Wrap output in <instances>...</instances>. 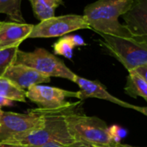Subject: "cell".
<instances>
[{
    "mask_svg": "<svg viewBox=\"0 0 147 147\" xmlns=\"http://www.w3.org/2000/svg\"><path fill=\"white\" fill-rule=\"evenodd\" d=\"M22 0H0V14H5L11 22L25 24L21 11Z\"/></svg>",
    "mask_w": 147,
    "mask_h": 147,
    "instance_id": "2e32d148",
    "label": "cell"
},
{
    "mask_svg": "<svg viewBox=\"0 0 147 147\" xmlns=\"http://www.w3.org/2000/svg\"><path fill=\"white\" fill-rule=\"evenodd\" d=\"M34 24L0 22V50L18 47L29 38Z\"/></svg>",
    "mask_w": 147,
    "mask_h": 147,
    "instance_id": "7c38bea8",
    "label": "cell"
},
{
    "mask_svg": "<svg viewBox=\"0 0 147 147\" xmlns=\"http://www.w3.org/2000/svg\"><path fill=\"white\" fill-rule=\"evenodd\" d=\"M121 17L132 38L147 42V0H131Z\"/></svg>",
    "mask_w": 147,
    "mask_h": 147,
    "instance_id": "9c48e42d",
    "label": "cell"
},
{
    "mask_svg": "<svg viewBox=\"0 0 147 147\" xmlns=\"http://www.w3.org/2000/svg\"><path fill=\"white\" fill-rule=\"evenodd\" d=\"M36 147H70V146L62 144H59V143H55V142H51V143H48L46 144H43L41 146H36Z\"/></svg>",
    "mask_w": 147,
    "mask_h": 147,
    "instance_id": "603a6c76",
    "label": "cell"
},
{
    "mask_svg": "<svg viewBox=\"0 0 147 147\" xmlns=\"http://www.w3.org/2000/svg\"><path fill=\"white\" fill-rule=\"evenodd\" d=\"M70 147H100L97 145H94V144H87V143H83V142H75L74 144L69 145Z\"/></svg>",
    "mask_w": 147,
    "mask_h": 147,
    "instance_id": "7402d4cb",
    "label": "cell"
},
{
    "mask_svg": "<svg viewBox=\"0 0 147 147\" xmlns=\"http://www.w3.org/2000/svg\"><path fill=\"white\" fill-rule=\"evenodd\" d=\"M13 103H14L13 100L0 96V108L2 107H11L13 106Z\"/></svg>",
    "mask_w": 147,
    "mask_h": 147,
    "instance_id": "44dd1931",
    "label": "cell"
},
{
    "mask_svg": "<svg viewBox=\"0 0 147 147\" xmlns=\"http://www.w3.org/2000/svg\"><path fill=\"white\" fill-rule=\"evenodd\" d=\"M79 104L80 102H75L68 107L55 110H43L39 108L44 115L43 126L24 136L12 138L5 143L24 145L27 147L41 146L51 142L66 145L74 144L76 141L68 131L65 116Z\"/></svg>",
    "mask_w": 147,
    "mask_h": 147,
    "instance_id": "6da1fadb",
    "label": "cell"
},
{
    "mask_svg": "<svg viewBox=\"0 0 147 147\" xmlns=\"http://www.w3.org/2000/svg\"><path fill=\"white\" fill-rule=\"evenodd\" d=\"M102 147H137V146H131V145H127V144H122L120 143L115 144L113 145H107V146H102Z\"/></svg>",
    "mask_w": 147,
    "mask_h": 147,
    "instance_id": "d4e9b609",
    "label": "cell"
},
{
    "mask_svg": "<svg viewBox=\"0 0 147 147\" xmlns=\"http://www.w3.org/2000/svg\"><path fill=\"white\" fill-rule=\"evenodd\" d=\"M101 45L128 70L147 65V42L100 34Z\"/></svg>",
    "mask_w": 147,
    "mask_h": 147,
    "instance_id": "277c9868",
    "label": "cell"
},
{
    "mask_svg": "<svg viewBox=\"0 0 147 147\" xmlns=\"http://www.w3.org/2000/svg\"><path fill=\"white\" fill-rule=\"evenodd\" d=\"M125 91L131 97H142L147 101V83L132 69L128 71Z\"/></svg>",
    "mask_w": 147,
    "mask_h": 147,
    "instance_id": "9a60e30c",
    "label": "cell"
},
{
    "mask_svg": "<svg viewBox=\"0 0 147 147\" xmlns=\"http://www.w3.org/2000/svg\"><path fill=\"white\" fill-rule=\"evenodd\" d=\"M133 70L147 83V65H143V66L137 67Z\"/></svg>",
    "mask_w": 147,
    "mask_h": 147,
    "instance_id": "ffe728a7",
    "label": "cell"
},
{
    "mask_svg": "<svg viewBox=\"0 0 147 147\" xmlns=\"http://www.w3.org/2000/svg\"><path fill=\"white\" fill-rule=\"evenodd\" d=\"M44 124V115L37 109L30 110L28 113L3 112L0 117V143L24 136L40 129Z\"/></svg>",
    "mask_w": 147,
    "mask_h": 147,
    "instance_id": "8992f818",
    "label": "cell"
},
{
    "mask_svg": "<svg viewBox=\"0 0 147 147\" xmlns=\"http://www.w3.org/2000/svg\"><path fill=\"white\" fill-rule=\"evenodd\" d=\"M34 16L41 22L55 17V10L64 5V0H29Z\"/></svg>",
    "mask_w": 147,
    "mask_h": 147,
    "instance_id": "4fadbf2b",
    "label": "cell"
},
{
    "mask_svg": "<svg viewBox=\"0 0 147 147\" xmlns=\"http://www.w3.org/2000/svg\"><path fill=\"white\" fill-rule=\"evenodd\" d=\"M3 77L8 79L24 91L32 86L50 82V77L21 64H11L5 72Z\"/></svg>",
    "mask_w": 147,
    "mask_h": 147,
    "instance_id": "8fae6325",
    "label": "cell"
},
{
    "mask_svg": "<svg viewBox=\"0 0 147 147\" xmlns=\"http://www.w3.org/2000/svg\"><path fill=\"white\" fill-rule=\"evenodd\" d=\"M13 64H21L49 77H60L75 82L76 75L73 73L59 58L47 51L38 48L32 52L18 50Z\"/></svg>",
    "mask_w": 147,
    "mask_h": 147,
    "instance_id": "5b68a950",
    "label": "cell"
},
{
    "mask_svg": "<svg viewBox=\"0 0 147 147\" xmlns=\"http://www.w3.org/2000/svg\"><path fill=\"white\" fill-rule=\"evenodd\" d=\"M68 131L76 142H83L100 147L115 144L111 138L107 125L97 117L69 111L66 116Z\"/></svg>",
    "mask_w": 147,
    "mask_h": 147,
    "instance_id": "3957f363",
    "label": "cell"
},
{
    "mask_svg": "<svg viewBox=\"0 0 147 147\" xmlns=\"http://www.w3.org/2000/svg\"><path fill=\"white\" fill-rule=\"evenodd\" d=\"M131 0H98L88 5L84 9L91 30L96 33L117 37H131L126 27L120 24L121 17L131 5Z\"/></svg>",
    "mask_w": 147,
    "mask_h": 147,
    "instance_id": "7a4b0ae2",
    "label": "cell"
},
{
    "mask_svg": "<svg viewBox=\"0 0 147 147\" xmlns=\"http://www.w3.org/2000/svg\"><path fill=\"white\" fill-rule=\"evenodd\" d=\"M90 29L84 16L65 15L54 17L34 25L29 38H49L67 35L70 32Z\"/></svg>",
    "mask_w": 147,
    "mask_h": 147,
    "instance_id": "52a82bcc",
    "label": "cell"
},
{
    "mask_svg": "<svg viewBox=\"0 0 147 147\" xmlns=\"http://www.w3.org/2000/svg\"><path fill=\"white\" fill-rule=\"evenodd\" d=\"M18 47L0 50V77H3L7 68L13 64Z\"/></svg>",
    "mask_w": 147,
    "mask_h": 147,
    "instance_id": "ac0fdd59",
    "label": "cell"
},
{
    "mask_svg": "<svg viewBox=\"0 0 147 147\" xmlns=\"http://www.w3.org/2000/svg\"><path fill=\"white\" fill-rule=\"evenodd\" d=\"M0 147H27V146L19 145V144H8V143H0Z\"/></svg>",
    "mask_w": 147,
    "mask_h": 147,
    "instance_id": "cb8c5ba5",
    "label": "cell"
},
{
    "mask_svg": "<svg viewBox=\"0 0 147 147\" xmlns=\"http://www.w3.org/2000/svg\"><path fill=\"white\" fill-rule=\"evenodd\" d=\"M111 138L114 144H119L120 140L126 135V131L117 125H113L108 127Z\"/></svg>",
    "mask_w": 147,
    "mask_h": 147,
    "instance_id": "d6986e66",
    "label": "cell"
},
{
    "mask_svg": "<svg viewBox=\"0 0 147 147\" xmlns=\"http://www.w3.org/2000/svg\"><path fill=\"white\" fill-rule=\"evenodd\" d=\"M2 113H3V111L1 110V108H0V117H1V114H2Z\"/></svg>",
    "mask_w": 147,
    "mask_h": 147,
    "instance_id": "484cf974",
    "label": "cell"
},
{
    "mask_svg": "<svg viewBox=\"0 0 147 147\" xmlns=\"http://www.w3.org/2000/svg\"><path fill=\"white\" fill-rule=\"evenodd\" d=\"M86 45L82 36L78 35L65 36L54 43V53L58 55H62L67 59L73 57V50L76 47Z\"/></svg>",
    "mask_w": 147,
    "mask_h": 147,
    "instance_id": "5bb4252c",
    "label": "cell"
},
{
    "mask_svg": "<svg viewBox=\"0 0 147 147\" xmlns=\"http://www.w3.org/2000/svg\"><path fill=\"white\" fill-rule=\"evenodd\" d=\"M24 90L18 88L13 82L5 77H0V96L10 99L13 101H26Z\"/></svg>",
    "mask_w": 147,
    "mask_h": 147,
    "instance_id": "e0dca14e",
    "label": "cell"
},
{
    "mask_svg": "<svg viewBox=\"0 0 147 147\" xmlns=\"http://www.w3.org/2000/svg\"><path fill=\"white\" fill-rule=\"evenodd\" d=\"M74 82H76L81 89V91H80L81 100L87 99V98H96V99L105 100L113 102L116 105H119V106L125 107V108H131V109L137 110V111L147 115V108L136 107L134 105H131L130 103H127L125 101H123V100L116 98L115 96L112 95L100 82L90 81V80H88L83 77L76 76Z\"/></svg>",
    "mask_w": 147,
    "mask_h": 147,
    "instance_id": "30bf717a",
    "label": "cell"
},
{
    "mask_svg": "<svg viewBox=\"0 0 147 147\" xmlns=\"http://www.w3.org/2000/svg\"><path fill=\"white\" fill-rule=\"evenodd\" d=\"M26 98L43 110H55L70 106L72 103L67 100V98L81 99V93L64 90L46 85H35L25 92Z\"/></svg>",
    "mask_w": 147,
    "mask_h": 147,
    "instance_id": "ba28073f",
    "label": "cell"
}]
</instances>
